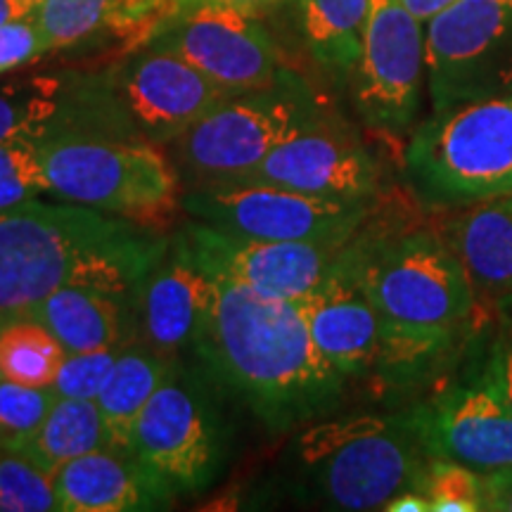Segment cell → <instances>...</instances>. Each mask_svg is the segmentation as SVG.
Segmentation results:
<instances>
[{
    "instance_id": "obj_23",
    "label": "cell",
    "mask_w": 512,
    "mask_h": 512,
    "mask_svg": "<svg viewBox=\"0 0 512 512\" xmlns=\"http://www.w3.org/2000/svg\"><path fill=\"white\" fill-rule=\"evenodd\" d=\"M174 373V358L159 354L143 342H126L105 387L100 389L98 399H95L107 432H110L112 446L126 448L138 415Z\"/></svg>"
},
{
    "instance_id": "obj_7",
    "label": "cell",
    "mask_w": 512,
    "mask_h": 512,
    "mask_svg": "<svg viewBox=\"0 0 512 512\" xmlns=\"http://www.w3.org/2000/svg\"><path fill=\"white\" fill-rule=\"evenodd\" d=\"M318 110L309 88L283 69L271 86L228 95L171 140L169 157L188 190L240 183Z\"/></svg>"
},
{
    "instance_id": "obj_5",
    "label": "cell",
    "mask_w": 512,
    "mask_h": 512,
    "mask_svg": "<svg viewBox=\"0 0 512 512\" xmlns=\"http://www.w3.org/2000/svg\"><path fill=\"white\" fill-rule=\"evenodd\" d=\"M50 195L145 223L181 200V176L169 155L147 140L81 128H57L38 140Z\"/></svg>"
},
{
    "instance_id": "obj_11",
    "label": "cell",
    "mask_w": 512,
    "mask_h": 512,
    "mask_svg": "<svg viewBox=\"0 0 512 512\" xmlns=\"http://www.w3.org/2000/svg\"><path fill=\"white\" fill-rule=\"evenodd\" d=\"M126 448L171 496L195 494L219 472V415L200 384L176 370L138 415Z\"/></svg>"
},
{
    "instance_id": "obj_30",
    "label": "cell",
    "mask_w": 512,
    "mask_h": 512,
    "mask_svg": "<svg viewBox=\"0 0 512 512\" xmlns=\"http://www.w3.org/2000/svg\"><path fill=\"white\" fill-rule=\"evenodd\" d=\"M48 192L38 140H10L0 145V211Z\"/></svg>"
},
{
    "instance_id": "obj_29",
    "label": "cell",
    "mask_w": 512,
    "mask_h": 512,
    "mask_svg": "<svg viewBox=\"0 0 512 512\" xmlns=\"http://www.w3.org/2000/svg\"><path fill=\"white\" fill-rule=\"evenodd\" d=\"M57 392L53 387H29L0 377V446L19 448L41 427Z\"/></svg>"
},
{
    "instance_id": "obj_36",
    "label": "cell",
    "mask_w": 512,
    "mask_h": 512,
    "mask_svg": "<svg viewBox=\"0 0 512 512\" xmlns=\"http://www.w3.org/2000/svg\"><path fill=\"white\" fill-rule=\"evenodd\" d=\"M387 512H430V501L422 494L420 489L403 491V494L394 496L392 501L384 505Z\"/></svg>"
},
{
    "instance_id": "obj_22",
    "label": "cell",
    "mask_w": 512,
    "mask_h": 512,
    "mask_svg": "<svg viewBox=\"0 0 512 512\" xmlns=\"http://www.w3.org/2000/svg\"><path fill=\"white\" fill-rule=\"evenodd\" d=\"M76 121V83L60 74L0 76V145L41 140Z\"/></svg>"
},
{
    "instance_id": "obj_15",
    "label": "cell",
    "mask_w": 512,
    "mask_h": 512,
    "mask_svg": "<svg viewBox=\"0 0 512 512\" xmlns=\"http://www.w3.org/2000/svg\"><path fill=\"white\" fill-rule=\"evenodd\" d=\"M368 242L370 233L363 226L302 299L313 342L347 380L368 375L380 358V318L366 280Z\"/></svg>"
},
{
    "instance_id": "obj_32",
    "label": "cell",
    "mask_w": 512,
    "mask_h": 512,
    "mask_svg": "<svg viewBox=\"0 0 512 512\" xmlns=\"http://www.w3.org/2000/svg\"><path fill=\"white\" fill-rule=\"evenodd\" d=\"M46 53V43L38 34L31 15L0 24V76H8L17 69L27 67V64L36 62L38 57Z\"/></svg>"
},
{
    "instance_id": "obj_16",
    "label": "cell",
    "mask_w": 512,
    "mask_h": 512,
    "mask_svg": "<svg viewBox=\"0 0 512 512\" xmlns=\"http://www.w3.org/2000/svg\"><path fill=\"white\" fill-rule=\"evenodd\" d=\"M408 418L430 458L482 475L512 467V406L486 370L441 389Z\"/></svg>"
},
{
    "instance_id": "obj_17",
    "label": "cell",
    "mask_w": 512,
    "mask_h": 512,
    "mask_svg": "<svg viewBox=\"0 0 512 512\" xmlns=\"http://www.w3.org/2000/svg\"><path fill=\"white\" fill-rule=\"evenodd\" d=\"M181 238L207 273H221L264 297L290 302L304 299L330 271L339 249L347 245L238 238L200 221H190Z\"/></svg>"
},
{
    "instance_id": "obj_2",
    "label": "cell",
    "mask_w": 512,
    "mask_h": 512,
    "mask_svg": "<svg viewBox=\"0 0 512 512\" xmlns=\"http://www.w3.org/2000/svg\"><path fill=\"white\" fill-rule=\"evenodd\" d=\"M169 240L145 223L29 200L0 211V318L27 316L62 287H98L126 299Z\"/></svg>"
},
{
    "instance_id": "obj_27",
    "label": "cell",
    "mask_w": 512,
    "mask_h": 512,
    "mask_svg": "<svg viewBox=\"0 0 512 512\" xmlns=\"http://www.w3.org/2000/svg\"><path fill=\"white\" fill-rule=\"evenodd\" d=\"M0 512H60L53 472L0 446Z\"/></svg>"
},
{
    "instance_id": "obj_38",
    "label": "cell",
    "mask_w": 512,
    "mask_h": 512,
    "mask_svg": "<svg viewBox=\"0 0 512 512\" xmlns=\"http://www.w3.org/2000/svg\"><path fill=\"white\" fill-rule=\"evenodd\" d=\"M34 0H0V24L15 22V19H24L34 12Z\"/></svg>"
},
{
    "instance_id": "obj_8",
    "label": "cell",
    "mask_w": 512,
    "mask_h": 512,
    "mask_svg": "<svg viewBox=\"0 0 512 512\" xmlns=\"http://www.w3.org/2000/svg\"><path fill=\"white\" fill-rule=\"evenodd\" d=\"M228 95L181 55L152 43L98 79L76 83L81 110L155 145H169Z\"/></svg>"
},
{
    "instance_id": "obj_1",
    "label": "cell",
    "mask_w": 512,
    "mask_h": 512,
    "mask_svg": "<svg viewBox=\"0 0 512 512\" xmlns=\"http://www.w3.org/2000/svg\"><path fill=\"white\" fill-rule=\"evenodd\" d=\"M211 275L207 318L192 349L271 432H290L342 399L347 377L313 342L302 299H271Z\"/></svg>"
},
{
    "instance_id": "obj_13",
    "label": "cell",
    "mask_w": 512,
    "mask_h": 512,
    "mask_svg": "<svg viewBox=\"0 0 512 512\" xmlns=\"http://www.w3.org/2000/svg\"><path fill=\"white\" fill-rule=\"evenodd\" d=\"M152 46L181 55L230 95L271 86L283 72L273 38L259 22V15L230 5H192Z\"/></svg>"
},
{
    "instance_id": "obj_35",
    "label": "cell",
    "mask_w": 512,
    "mask_h": 512,
    "mask_svg": "<svg viewBox=\"0 0 512 512\" xmlns=\"http://www.w3.org/2000/svg\"><path fill=\"white\" fill-rule=\"evenodd\" d=\"M202 3H219V5H230V8H238L245 12H252V15H261V12L275 8V5L285 3V0H181L183 10L192 8V5H202Z\"/></svg>"
},
{
    "instance_id": "obj_20",
    "label": "cell",
    "mask_w": 512,
    "mask_h": 512,
    "mask_svg": "<svg viewBox=\"0 0 512 512\" xmlns=\"http://www.w3.org/2000/svg\"><path fill=\"white\" fill-rule=\"evenodd\" d=\"M444 238L463 264L479 299H512V195L460 209Z\"/></svg>"
},
{
    "instance_id": "obj_40",
    "label": "cell",
    "mask_w": 512,
    "mask_h": 512,
    "mask_svg": "<svg viewBox=\"0 0 512 512\" xmlns=\"http://www.w3.org/2000/svg\"><path fill=\"white\" fill-rule=\"evenodd\" d=\"M34 3H41V0H34Z\"/></svg>"
},
{
    "instance_id": "obj_33",
    "label": "cell",
    "mask_w": 512,
    "mask_h": 512,
    "mask_svg": "<svg viewBox=\"0 0 512 512\" xmlns=\"http://www.w3.org/2000/svg\"><path fill=\"white\" fill-rule=\"evenodd\" d=\"M498 328L496 337L491 342V356H489V373L491 380L496 382V387L501 389V394L508 399L512 406V299L498 302Z\"/></svg>"
},
{
    "instance_id": "obj_9",
    "label": "cell",
    "mask_w": 512,
    "mask_h": 512,
    "mask_svg": "<svg viewBox=\"0 0 512 512\" xmlns=\"http://www.w3.org/2000/svg\"><path fill=\"white\" fill-rule=\"evenodd\" d=\"M183 209L204 226L238 238L344 245L366 226L373 200H330L261 183L188 190Z\"/></svg>"
},
{
    "instance_id": "obj_34",
    "label": "cell",
    "mask_w": 512,
    "mask_h": 512,
    "mask_svg": "<svg viewBox=\"0 0 512 512\" xmlns=\"http://www.w3.org/2000/svg\"><path fill=\"white\" fill-rule=\"evenodd\" d=\"M484 477V510L512 512V467L486 472Z\"/></svg>"
},
{
    "instance_id": "obj_39",
    "label": "cell",
    "mask_w": 512,
    "mask_h": 512,
    "mask_svg": "<svg viewBox=\"0 0 512 512\" xmlns=\"http://www.w3.org/2000/svg\"><path fill=\"white\" fill-rule=\"evenodd\" d=\"M5 320H8V318H0V328H3V323H5ZM0 377H3V373H0Z\"/></svg>"
},
{
    "instance_id": "obj_21",
    "label": "cell",
    "mask_w": 512,
    "mask_h": 512,
    "mask_svg": "<svg viewBox=\"0 0 512 512\" xmlns=\"http://www.w3.org/2000/svg\"><path fill=\"white\" fill-rule=\"evenodd\" d=\"M124 302L98 287H62L38 302L27 316L55 335L67 354L124 344Z\"/></svg>"
},
{
    "instance_id": "obj_24",
    "label": "cell",
    "mask_w": 512,
    "mask_h": 512,
    "mask_svg": "<svg viewBox=\"0 0 512 512\" xmlns=\"http://www.w3.org/2000/svg\"><path fill=\"white\" fill-rule=\"evenodd\" d=\"M297 10L299 31L313 62L335 81H351L370 0H297Z\"/></svg>"
},
{
    "instance_id": "obj_31",
    "label": "cell",
    "mask_w": 512,
    "mask_h": 512,
    "mask_svg": "<svg viewBox=\"0 0 512 512\" xmlns=\"http://www.w3.org/2000/svg\"><path fill=\"white\" fill-rule=\"evenodd\" d=\"M124 344H114V347L95 349V351H76V354H64L60 370H57L53 389L57 396H67V399H98L100 389L105 387L107 377H110L114 363L121 354Z\"/></svg>"
},
{
    "instance_id": "obj_28",
    "label": "cell",
    "mask_w": 512,
    "mask_h": 512,
    "mask_svg": "<svg viewBox=\"0 0 512 512\" xmlns=\"http://www.w3.org/2000/svg\"><path fill=\"white\" fill-rule=\"evenodd\" d=\"M420 491L430 501V512H482L484 477L472 467L444 458H430Z\"/></svg>"
},
{
    "instance_id": "obj_12",
    "label": "cell",
    "mask_w": 512,
    "mask_h": 512,
    "mask_svg": "<svg viewBox=\"0 0 512 512\" xmlns=\"http://www.w3.org/2000/svg\"><path fill=\"white\" fill-rule=\"evenodd\" d=\"M425 81V24L401 0H370L361 55L351 74L358 117L380 136H406L418 119Z\"/></svg>"
},
{
    "instance_id": "obj_25",
    "label": "cell",
    "mask_w": 512,
    "mask_h": 512,
    "mask_svg": "<svg viewBox=\"0 0 512 512\" xmlns=\"http://www.w3.org/2000/svg\"><path fill=\"white\" fill-rule=\"evenodd\" d=\"M105 446H112V441L98 403L57 396L41 427L15 451L55 475L62 465Z\"/></svg>"
},
{
    "instance_id": "obj_18",
    "label": "cell",
    "mask_w": 512,
    "mask_h": 512,
    "mask_svg": "<svg viewBox=\"0 0 512 512\" xmlns=\"http://www.w3.org/2000/svg\"><path fill=\"white\" fill-rule=\"evenodd\" d=\"M136 294L143 344L176 358L178 351L192 347L200 335L211 302V275L192 259L178 233Z\"/></svg>"
},
{
    "instance_id": "obj_14",
    "label": "cell",
    "mask_w": 512,
    "mask_h": 512,
    "mask_svg": "<svg viewBox=\"0 0 512 512\" xmlns=\"http://www.w3.org/2000/svg\"><path fill=\"white\" fill-rule=\"evenodd\" d=\"M240 183L275 185L330 200H375L380 164L354 128L318 110Z\"/></svg>"
},
{
    "instance_id": "obj_4",
    "label": "cell",
    "mask_w": 512,
    "mask_h": 512,
    "mask_svg": "<svg viewBox=\"0 0 512 512\" xmlns=\"http://www.w3.org/2000/svg\"><path fill=\"white\" fill-rule=\"evenodd\" d=\"M406 176L434 209L512 195V93L432 112L406 147Z\"/></svg>"
},
{
    "instance_id": "obj_6",
    "label": "cell",
    "mask_w": 512,
    "mask_h": 512,
    "mask_svg": "<svg viewBox=\"0 0 512 512\" xmlns=\"http://www.w3.org/2000/svg\"><path fill=\"white\" fill-rule=\"evenodd\" d=\"M299 460L325 501L339 510H384L403 491L420 489L425 446L408 415H347L306 430Z\"/></svg>"
},
{
    "instance_id": "obj_10",
    "label": "cell",
    "mask_w": 512,
    "mask_h": 512,
    "mask_svg": "<svg viewBox=\"0 0 512 512\" xmlns=\"http://www.w3.org/2000/svg\"><path fill=\"white\" fill-rule=\"evenodd\" d=\"M432 112L512 93V0H456L425 24Z\"/></svg>"
},
{
    "instance_id": "obj_3",
    "label": "cell",
    "mask_w": 512,
    "mask_h": 512,
    "mask_svg": "<svg viewBox=\"0 0 512 512\" xmlns=\"http://www.w3.org/2000/svg\"><path fill=\"white\" fill-rule=\"evenodd\" d=\"M366 280L380 318L377 370L392 377L430 366L477 311L463 264L430 228L370 235Z\"/></svg>"
},
{
    "instance_id": "obj_19",
    "label": "cell",
    "mask_w": 512,
    "mask_h": 512,
    "mask_svg": "<svg viewBox=\"0 0 512 512\" xmlns=\"http://www.w3.org/2000/svg\"><path fill=\"white\" fill-rule=\"evenodd\" d=\"M60 512H136L169 505L174 496L124 446H105L55 472Z\"/></svg>"
},
{
    "instance_id": "obj_37",
    "label": "cell",
    "mask_w": 512,
    "mask_h": 512,
    "mask_svg": "<svg viewBox=\"0 0 512 512\" xmlns=\"http://www.w3.org/2000/svg\"><path fill=\"white\" fill-rule=\"evenodd\" d=\"M401 3H403V8H406L415 19H418V22L427 24L430 19L437 17L439 12L451 8L456 0H401Z\"/></svg>"
},
{
    "instance_id": "obj_26",
    "label": "cell",
    "mask_w": 512,
    "mask_h": 512,
    "mask_svg": "<svg viewBox=\"0 0 512 512\" xmlns=\"http://www.w3.org/2000/svg\"><path fill=\"white\" fill-rule=\"evenodd\" d=\"M67 351L50 330L29 316L8 318L0 328V373L29 387H53Z\"/></svg>"
}]
</instances>
